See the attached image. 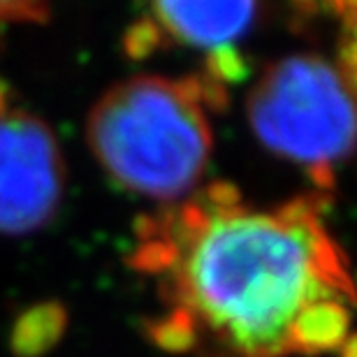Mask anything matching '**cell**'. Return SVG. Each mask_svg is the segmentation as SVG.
I'll return each mask as SVG.
<instances>
[{
    "label": "cell",
    "instance_id": "6da1fadb",
    "mask_svg": "<svg viewBox=\"0 0 357 357\" xmlns=\"http://www.w3.org/2000/svg\"><path fill=\"white\" fill-rule=\"evenodd\" d=\"M320 218L290 227L267 213H220L176 278V299L241 357L288 355L304 306L339 297L313 262Z\"/></svg>",
    "mask_w": 357,
    "mask_h": 357
},
{
    "label": "cell",
    "instance_id": "52a82bcc",
    "mask_svg": "<svg viewBox=\"0 0 357 357\" xmlns=\"http://www.w3.org/2000/svg\"><path fill=\"white\" fill-rule=\"evenodd\" d=\"M68 330V311L61 302L35 304L14 320L10 348L17 357H45Z\"/></svg>",
    "mask_w": 357,
    "mask_h": 357
},
{
    "label": "cell",
    "instance_id": "5b68a950",
    "mask_svg": "<svg viewBox=\"0 0 357 357\" xmlns=\"http://www.w3.org/2000/svg\"><path fill=\"white\" fill-rule=\"evenodd\" d=\"M260 5L255 3H155L153 14L172 38L192 47L227 45L251 31Z\"/></svg>",
    "mask_w": 357,
    "mask_h": 357
},
{
    "label": "cell",
    "instance_id": "8fae6325",
    "mask_svg": "<svg viewBox=\"0 0 357 357\" xmlns=\"http://www.w3.org/2000/svg\"><path fill=\"white\" fill-rule=\"evenodd\" d=\"M162 40H165V33L153 19H139L123 33V52L128 59L144 61L162 45Z\"/></svg>",
    "mask_w": 357,
    "mask_h": 357
},
{
    "label": "cell",
    "instance_id": "d6986e66",
    "mask_svg": "<svg viewBox=\"0 0 357 357\" xmlns=\"http://www.w3.org/2000/svg\"><path fill=\"white\" fill-rule=\"evenodd\" d=\"M339 357H357V332L351 334L346 341H344V346H341V355Z\"/></svg>",
    "mask_w": 357,
    "mask_h": 357
},
{
    "label": "cell",
    "instance_id": "ac0fdd59",
    "mask_svg": "<svg viewBox=\"0 0 357 357\" xmlns=\"http://www.w3.org/2000/svg\"><path fill=\"white\" fill-rule=\"evenodd\" d=\"M339 59L344 70H357V31H346L339 47Z\"/></svg>",
    "mask_w": 357,
    "mask_h": 357
},
{
    "label": "cell",
    "instance_id": "3957f363",
    "mask_svg": "<svg viewBox=\"0 0 357 357\" xmlns=\"http://www.w3.org/2000/svg\"><path fill=\"white\" fill-rule=\"evenodd\" d=\"M246 112L269 151L306 165L348 158L357 144V105L339 70L320 56L269 66Z\"/></svg>",
    "mask_w": 357,
    "mask_h": 357
},
{
    "label": "cell",
    "instance_id": "ba28073f",
    "mask_svg": "<svg viewBox=\"0 0 357 357\" xmlns=\"http://www.w3.org/2000/svg\"><path fill=\"white\" fill-rule=\"evenodd\" d=\"M149 339L153 341L160 351L165 353H190L197 346L199 332H197V316L188 306L176 304L174 311L162 320H151L146 325Z\"/></svg>",
    "mask_w": 357,
    "mask_h": 357
},
{
    "label": "cell",
    "instance_id": "9a60e30c",
    "mask_svg": "<svg viewBox=\"0 0 357 357\" xmlns=\"http://www.w3.org/2000/svg\"><path fill=\"white\" fill-rule=\"evenodd\" d=\"M172 89L183 102L195 105V107H199V102H202V77L188 75V77H183V79L172 82Z\"/></svg>",
    "mask_w": 357,
    "mask_h": 357
},
{
    "label": "cell",
    "instance_id": "30bf717a",
    "mask_svg": "<svg viewBox=\"0 0 357 357\" xmlns=\"http://www.w3.org/2000/svg\"><path fill=\"white\" fill-rule=\"evenodd\" d=\"M248 66L237 47L220 45L206 54V75L220 84H241L248 77Z\"/></svg>",
    "mask_w": 357,
    "mask_h": 357
},
{
    "label": "cell",
    "instance_id": "5bb4252c",
    "mask_svg": "<svg viewBox=\"0 0 357 357\" xmlns=\"http://www.w3.org/2000/svg\"><path fill=\"white\" fill-rule=\"evenodd\" d=\"M202 105L213 114H225L230 109V93L225 84L211 79L209 75L202 77Z\"/></svg>",
    "mask_w": 357,
    "mask_h": 357
},
{
    "label": "cell",
    "instance_id": "277c9868",
    "mask_svg": "<svg viewBox=\"0 0 357 357\" xmlns=\"http://www.w3.org/2000/svg\"><path fill=\"white\" fill-rule=\"evenodd\" d=\"M66 185L61 146L28 112L0 116V234H28L56 216Z\"/></svg>",
    "mask_w": 357,
    "mask_h": 357
},
{
    "label": "cell",
    "instance_id": "7a4b0ae2",
    "mask_svg": "<svg viewBox=\"0 0 357 357\" xmlns=\"http://www.w3.org/2000/svg\"><path fill=\"white\" fill-rule=\"evenodd\" d=\"M89 144L119 185L169 202L199 181L213 142L202 109L183 102L172 82L135 77L93 107Z\"/></svg>",
    "mask_w": 357,
    "mask_h": 357
},
{
    "label": "cell",
    "instance_id": "8992f818",
    "mask_svg": "<svg viewBox=\"0 0 357 357\" xmlns=\"http://www.w3.org/2000/svg\"><path fill=\"white\" fill-rule=\"evenodd\" d=\"M348 330H351V311L339 299L309 304L292 318L288 348L290 353L304 355L332 353L344 346Z\"/></svg>",
    "mask_w": 357,
    "mask_h": 357
},
{
    "label": "cell",
    "instance_id": "7c38bea8",
    "mask_svg": "<svg viewBox=\"0 0 357 357\" xmlns=\"http://www.w3.org/2000/svg\"><path fill=\"white\" fill-rule=\"evenodd\" d=\"M52 12L42 3H0V26L3 24H47Z\"/></svg>",
    "mask_w": 357,
    "mask_h": 357
},
{
    "label": "cell",
    "instance_id": "9c48e42d",
    "mask_svg": "<svg viewBox=\"0 0 357 357\" xmlns=\"http://www.w3.org/2000/svg\"><path fill=\"white\" fill-rule=\"evenodd\" d=\"M178 258H181V251L174 241L155 239L139 244L137 251H132V255L128 258V267L142 271V274H162V271L176 267Z\"/></svg>",
    "mask_w": 357,
    "mask_h": 357
},
{
    "label": "cell",
    "instance_id": "ffe728a7",
    "mask_svg": "<svg viewBox=\"0 0 357 357\" xmlns=\"http://www.w3.org/2000/svg\"><path fill=\"white\" fill-rule=\"evenodd\" d=\"M7 112H10V89L0 79V116H5Z\"/></svg>",
    "mask_w": 357,
    "mask_h": 357
},
{
    "label": "cell",
    "instance_id": "4fadbf2b",
    "mask_svg": "<svg viewBox=\"0 0 357 357\" xmlns=\"http://www.w3.org/2000/svg\"><path fill=\"white\" fill-rule=\"evenodd\" d=\"M204 197L213 209V216L241 209V192L237 190V185L230 181H211L206 185Z\"/></svg>",
    "mask_w": 357,
    "mask_h": 357
},
{
    "label": "cell",
    "instance_id": "2e32d148",
    "mask_svg": "<svg viewBox=\"0 0 357 357\" xmlns=\"http://www.w3.org/2000/svg\"><path fill=\"white\" fill-rule=\"evenodd\" d=\"M132 232H135V237L142 241V244H146V241L162 239L158 218L149 216V213H139V216L132 220Z\"/></svg>",
    "mask_w": 357,
    "mask_h": 357
},
{
    "label": "cell",
    "instance_id": "e0dca14e",
    "mask_svg": "<svg viewBox=\"0 0 357 357\" xmlns=\"http://www.w3.org/2000/svg\"><path fill=\"white\" fill-rule=\"evenodd\" d=\"M309 178L313 185H318V190H332L337 185V174L330 162H316V165H309Z\"/></svg>",
    "mask_w": 357,
    "mask_h": 357
}]
</instances>
